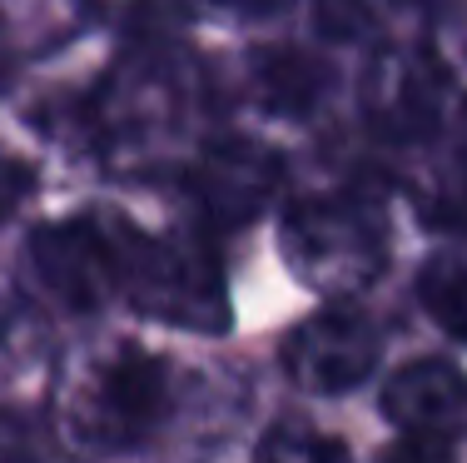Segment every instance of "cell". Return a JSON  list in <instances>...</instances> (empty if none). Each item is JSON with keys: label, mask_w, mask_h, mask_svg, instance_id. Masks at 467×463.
I'll return each mask as SVG.
<instances>
[{"label": "cell", "mask_w": 467, "mask_h": 463, "mask_svg": "<svg viewBox=\"0 0 467 463\" xmlns=\"http://www.w3.org/2000/svg\"><path fill=\"white\" fill-rule=\"evenodd\" d=\"M279 154L259 140H214L189 170V195L209 225H249L279 190Z\"/></svg>", "instance_id": "7"}, {"label": "cell", "mask_w": 467, "mask_h": 463, "mask_svg": "<svg viewBox=\"0 0 467 463\" xmlns=\"http://www.w3.org/2000/svg\"><path fill=\"white\" fill-rule=\"evenodd\" d=\"M284 259L308 289L328 300H353L383 274L388 225L363 195H308L284 209Z\"/></svg>", "instance_id": "2"}, {"label": "cell", "mask_w": 467, "mask_h": 463, "mask_svg": "<svg viewBox=\"0 0 467 463\" xmlns=\"http://www.w3.org/2000/svg\"><path fill=\"white\" fill-rule=\"evenodd\" d=\"M462 160H467V105H462Z\"/></svg>", "instance_id": "17"}, {"label": "cell", "mask_w": 467, "mask_h": 463, "mask_svg": "<svg viewBox=\"0 0 467 463\" xmlns=\"http://www.w3.org/2000/svg\"><path fill=\"white\" fill-rule=\"evenodd\" d=\"M254 90H259L264 110L304 115V110H318V100H324L328 65L304 50H259L254 55Z\"/></svg>", "instance_id": "9"}, {"label": "cell", "mask_w": 467, "mask_h": 463, "mask_svg": "<svg viewBox=\"0 0 467 463\" xmlns=\"http://www.w3.org/2000/svg\"><path fill=\"white\" fill-rule=\"evenodd\" d=\"M254 463H353V454L338 444V438L318 434L308 424H279L264 434Z\"/></svg>", "instance_id": "11"}, {"label": "cell", "mask_w": 467, "mask_h": 463, "mask_svg": "<svg viewBox=\"0 0 467 463\" xmlns=\"http://www.w3.org/2000/svg\"><path fill=\"white\" fill-rule=\"evenodd\" d=\"M418 300L442 334L467 344V255H432L418 269Z\"/></svg>", "instance_id": "10"}, {"label": "cell", "mask_w": 467, "mask_h": 463, "mask_svg": "<svg viewBox=\"0 0 467 463\" xmlns=\"http://www.w3.org/2000/svg\"><path fill=\"white\" fill-rule=\"evenodd\" d=\"M378 463H458L452 438H428V434H398L378 454Z\"/></svg>", "instance_id": "14"}, {"label": "cell", "mask_w": 467, "mask_h": 463, "mask_svg": "<svg viewBox=\"0 0 467 463\" xmlns=\"http://www.w3.org/2000/svg\"><path fill=\"white\" fill-rule=\"evenodd\" d=\"M170 409V369L150 349L119 344L80 359L60 389V434L80 454H125L160 428Z\"/></svg>", "instance_id": "1"}, {"label": "cell", "mask_w": 467, "mask_h": 463, "mask_svg": "<svg viewBox=\"0 0 467 463\" xmlns=\"http://www.w3.org/2000/svg\"><path fill=\"white\" fill-rule=\"evenodd\" d=\"M214 5L239 10V16H279V10H288L294 0H214Z\"/></svg>", "instance_id": "16"}, {"label": "cell", "mask_w": 467, "mask_h": 463, "mask_svg": "<svg viewBox=\"0 0 467 463\" xmlns=\"http://www.w3.org/2000/svg\"><path fill=\"white\" fill-rule=\"evenodd\" d=\"M115 274L119 294L144 319H160L189 334H224L229 329V289L214 255L199 239H150L115 219Z\"/></svg>", "instance_id": "3"}, {"label": "cell", "mask_w": 467, "mask_h": 463, "mask_svg": "<svg viewBox=\"0 0 467 463\" xmlns=\"http://www.w3.org/2000/svg\"><path fill=\"white\" fill-rule=\"evenodd\" d=\"M378 349H383V339H378L373 319L348 304H333L288 334L284 369L308 394H348L378 369Z\"/></svg>", "instance_id": "6"}, {"label": "cell", "mask_w": 467, "mask_h": 463, "mask_svg": "<svg viewBox=\"0 0 467 463\" xmlns=\"http://www.w3.org/2000/svg\"><path fill=\"white\" fill-rule=\"evenodd\" d=\"M26 259H30V284L70 314H90L109 294H119L115 225H95V219L46 225L30 235Z\"/></svg>", "instance_id": "5"}, {"label": "cell", "mask_w": 467, "mask_h": 463, "mask_svg": "<svg viewBox=\"0 0 467 463\" xmlns=\"http://www.w3.org/2000/svg\"><path fill=\"white\" fill-rule=\"evenodd\" d=\"M30 195H36V170H30L16 150L0 145V225H5L10 215H20V205H26Z\"/></svg>", "instance_id": "13"}, {"label": "cell", "mask_w": 467, "mask_h": 463, "mask_svg": "<svg viewBox=\"0 0 467 463\" xmlns=\"http://www.w3.org/2000/svg\"><path fill=\"white\" fill-rule=\"evenodd\" d=\"M383 414L403 434L452 438L467 428V374L448 359H413L383 384Z\"/></svg>", "instance_id": "8"}, {"label": "cell", "mask_w": 467, "mask_h": 463, "mask_svg": "<svg viewBox=\"0 0 467 463\" xmlns=\"http://www.w3.org/2000/svg\"><path fill=\"white\" fill-rule=\"evenodd\" d=\"M428 219L442 229H467V190L452 195V200H442L438 209H428Z\"/></svg>", "instance_id": "15"}, {"label": "cell", "mask_w": 467, "mask_h": 463, "mask_svg": "<svg viewBox=\"0 0 467 463\" xmlns=\"http://www.w3.org/2000/svg\"><path fill=\"white\" fill-rule=\"evenodd\" d=\"M46 458V434L30 414L0 409V463H40Z\"/></svg>", "instance_id": "12"}, {"label": "cell", "mask_w": 467, "mask_h": 463, "mask_svg": "<svg viewBox=\"0 0 467 463\" xmlns=\"http://www.w3.org/2000/svg\"><path fill=\"white\" fill-rule=\"evenodd\" d=\"M448 65L422 46H383L363 70V115L383 140L418 145L442 125Z\"/></svg>", "instance_id": "4"}]
</instances>
